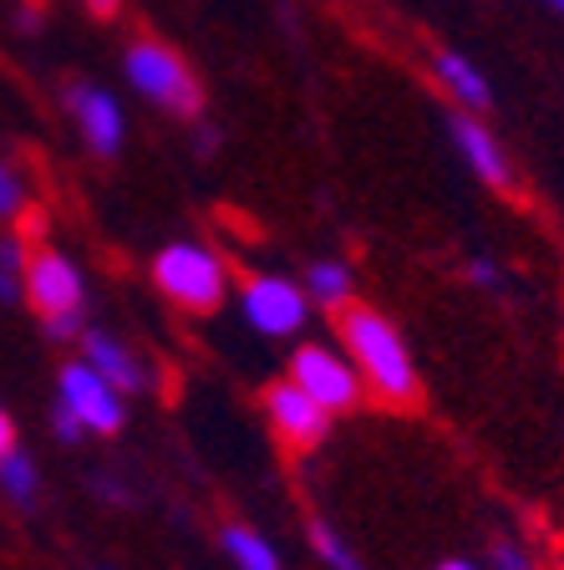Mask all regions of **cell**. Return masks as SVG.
I'll return each instance as SVG.
<instances>
[{
	"instance_id": "11",
	"label": "cell",
	"mask_w": 564,
	"mask_h": 570,
	"mask_svg": "<svg viewBox=\"0 0 564 570\" xmlns=\"http://www.w3.org/2000/svg\"><path fill=\"white\" fill-rule=\"evenodd\" d=\"M82 362L102 372V377L112 382L122 397L148 387V372H142L138 352H132V346H122L118 336H107V332H82Z\"/></svg>"
},
{
	"instance_id": "16",
	"label": "cell",
	"mask_w": 564,
	"mask_h": 570,
	"mask_svg": "<svg viewBox=\"0 0 564 570\" xmlns=\"http://www.w3.org/2000/svg\"><path fill=\"white\" fill-rule=\"evenodd\" d=\"M26 239L6 235L0 239V301H21L26 296Z\"/></svg>"
},
{
	"instance_id": "7",
	"label": "cell",
	"mask_w": 564,
	"mask_h": 570,
	"mask_svg": "<svg viewBox=\"0 0 564 570\" xmlns=\"http://www.w3.org/2000/svg\"><path fill=\"white\" fill-rule=\"evenodd\" d=\"M26 306L36 311L41 321L51 316H77L87 301V285H82V271L61 255V249L41 245L26 255Z\"/></svg>"
},
{
	"instance_id": "4",
	"label": "cell",
	"mask_w": 564,
	"mask_h": 570,
	"mask_svg": "<svg viewBox=\"0 0 564 570\" xmlns=\"http://www.w3.org/2000/svg\"><path fill=\"white\" fill-rule=\"evenodd\" d=\"M290 382L300 392H310L320 407H326L330 417L336 413H352V407H362L366 397V382L362 372H356V362L346 352H336V346H295L290 356Z\"/></svg>"
},
{
	"instance_id": "2",
	"label": "cell",
	"mask_w": 564,
	"mask_h": 570,
	"mask_svg": "<svg viewBox=\"0 0 564 570\" xmlns=\"http://www.w3.org/2000/svg\"><path fill=\"white\" fill-rule=\"evenodd\" d=\"M154 285L174 301L178 311H194V316H209L224 306L229 296V265L214 255L209 245H194V239H178L164 245L154 261Z\"/></svg>"
},
{
	"instance_id": "10",
	"label": "cell",
	"mask_w": 564,
	"mask_h": 570,
	"mask_svg": "<svg viewBox=\"0 0 564 570\" xmlns=\"http://www.w3.org/2000/svg\"><path fill=\"white\" fill-rule=\"evenodd\" d=\"M447 132H453L458 154L468 158V168L488 184V189H498V194L514 189V174H508L504 148H498V138L478 122V112H453V118H447Z\"/></svg>"
},
{
	"instance_id": "9",
	"label": "cell",
	"mask_w": 564,
	"mask_h": 570,
	"mask_svg": "<svg viewBox=\"0 0 564 570\" xmlns=\"http://www.w3.org/2000/svg\"><path fill=\"white\" fill-rule=\"evenodd\" d=\"M67 107H71V122L82 128V142L92 148L97 158H112L122 148V107L92 82H77L67 92Z\"/></svg>"
},
{
	"instance_id": "24",
	"label": "cell",
	"mask_w": 564,
	"mask_h": 570,
	"mask_svg": "<svg viewBox=\"0 0 564 570\" xmlns=\"http://www.w3.org/2000/svg\"><path fill=\"white\" fill-rule=\"evenodd\" d=\"M16 449V428H11V413L0 407V453H11Z\"/></svg>"
},
{
	"instance_id": "6",
	"label": "cell",
	"mask_w": 564,
	"mask_h": 570,
	"mask_svg": "<svg viewBox=\"0 0 564 570\" xmlns=\"http://www.w3.org/2000/svg\"><path fill=\"white\" fill-rule=\"evenodd\" d=\"M239 311L259 336H295L310 316L306 285L285 281V275H245L239 285Z\"/></svg>"
},
{
	"instance_id": "5",
	"label": "cell",
	"mask_w": 564,
	"mask_h": 570,
	"mask_svg": "<svg viewBox=\"0 0 564 570\" xmlns=\"http://www.w3.org/2000/svg\"><path fill=\"white\" fill-rule=\"evenodd\" d=\"M57 403L67 407V413L87 428V433H97V439H112V433H122V417H128V413H122V392L112 387V382H107L97 367H87L82 356L61 367Z\"/></svg>"
},
{
	"instance_id": "3",
	"label": "cell",
	"mask_w": 564,
	"mask_h": 570,
	"mask_svg": "<svg viewBox=\"0 0 564 570\" xmlns=\"http://www.w3.org/2000/svg\"><path fill=\"white\" fill-rule=\"evenodd\" d=\"M122 71L148 102H158L174 118H199L204 112V87L194 77V67L164 41H132L128 57H122Z\"/></svg>"
},
{
	"instance_id": "20",
	"label": "cell",
	"mask_w": 564,
	"mask_h": 570,
	"mask_svg": "<svg viewBox=\"0 0 564 570\" xmlns=\"http://www.w3.org/2000/svg\"><path fill=\"white\" fill-rule=\"evenodd\" d=\"M494 570H534V560L504 540V546H494Z\"/></svg>"
},
{
	"instance_id": "25",
	"label": "cell",
	"mask_w": 564,
	"mask_h": 570,
	"mask_svg": "<svg viewBox=\"0 0 564 570\" xmlns=\"http://www.w3.org/2000/svg\"><path fill=\"white\" fill-rule=\"evenodd\" d=\"M437 570H473V566H468V560H443Z\"/></svg>"
},
{
	"instance_id": "15",
	"label": "cell",
	"mask_w": 564,
	"mask_h": 570,
	"mask_svg": "<svg viewBox=\"0 0 564 570\" xmlns=\"http://www.w3.org/2000/svg\"><path fill=\"white\" fill-rule=\"evenodd\" d=\"M306 296L316 301V306L342 311L346 301H352V271H346L342 261H316L306 271Z\"/></svg>"
},
{
	"instance_id": "13",
	"label": "cell",
	"mask_w": 564,
	"mask_h": 570,
	"mask_svg": "<svg viewBox=\"0 0 564 570\" xmlns=\"http://www.w3.org/2000/svg\"><path fill=\"white\" fill-rule=\"evenodd\" d=\"M219 540H224V556L235 560V570H280L275 546L259 530H249V524H229Z\"/></svg>"
},
{
	"instance_id": "18",
	"label": "cell",
	"mask_w": 564,
	"mask_h": 570,
	"mask_svg": "<svg viewBox=\"0 0 564 570\" xmlns=\"http://www.w3.org/2000/svg\"><path fill=\"white\" fill-rule=\"evenodd\" d=\"M26 204V189H21V178L11 174V168L0 164V219H16Z\"/></svg>"
},
{
	"instance_id": "19",
	"label": "cell",
	"mask_w": 564,
	"mask_h": 570,
	"mask_svg": "<svg viewBox=\"0 0 564 570\" xmlns=\"http://www.w3.org/2000/svg\"><path fill=\"white\" fill-rule=\"evenodd\" d=\"M51 433H57V439H61V443H82V433H87V428H82V423H77V417H71V413H67V407H61V403H57V413H51Z\"/></svg>"
},
{
	"instance_id": "23",
	"label": "cell",
	"mask_w": 564,
	"mask_h": 570,
	"mask_svg": "<svg viewBox=\"0 0 564 570\" xmlns=\"http://www.w3.org/2000/svg\"><path fill=\"white\" fill-rule=\"evenodd\" d=\"M82 6L97 16V21H112V16H118V6H122V0H82Z\"/></svg>"
},
{
	"instance_id": "8",
	"label": "cell",
	"mask_w": 564,
	"mask_h": 570,
	"mask_svg": "<svg viewBox=\"0 0 564 570\" xmlns=\"http://www.w3.org/2000/svg\"><path fill=\"white\" fill-rule=\"evenodd\" d=\"M259 403H265V417H270L275 439H280L285 449H295V453L316 449V443L330 433V413L316 403V397H310V392L295 387L290 377H285V382H270Z\"/></svg>"
},
{
	"instance_id": "21",
	"label": "cell",
	"mask_w": 564,
	"mask_h": 570,
	"mask_svg": "<svg viewBox=\"0 0 564 570\" xmlns=\"http://www.w3.org/2000/svg\"><path fill=\"white\" fill-rule=\"evenodd\" d=\"M47 326V336H57V342H71V336H82V311L77 316H51V321H41Z\"/></svg>"
},
{
	"instance_id": "14",
	"label": "cell",
	"mask_w": 564,
	"mask_h": 570,
	"mask_svg": "<svg viewBox=\"0 0 564 570\" xmlns=\"http://www.w3.org/2000/svg\"><path fill=\"white\" fill-rule=\"evenodd\" d=\"M0 494L11 499V504H21V510L41 494V469H36L31 453H21V449L0 453Z\"/></svg>"
},
{
	"instance_id": "22",
	"label": "cell",
	"mask_w": 564,
	"mask_h": 570,
	"mask_svg": "<svg viewBox=\"0 0 564 570\" xmlns=\"http://www.w3.org/2000/svg\"><path fill=\"white\" fill-rule=\"evenodd\" d=\"M473 285H498V281H504V275H498V265L494 261H473Z\"/></svg>"
},
{
	"instance_id": "1",
	"label": "cell",
	"mask_w": 564,
	"mask_h": 570,
	"mask_svg": "<svg viewBox=\"0 0 564 570\" xmlns=\"http://www.w3.org/2000/svg\"><path fill=\"white\" fill-rule=\"evenodd\" d=\"M336 332H342L346 356L356 362L366 392H376V397L392 407H412L423 397V382H417L407 342H402V332L376 306L346 301V306L336 311Z\"/></svg>"
},
{
	"instance_id": "12",
	"label": "cell",
	"mask_w": 564,
	"mask_h": 570,
	"mask_svg": "<svg viewBox=\"0 0 564 570\" xmlns=\"http://www.w3.org/2000/svg\"><path fill=\"white\" fill-rule=\"evenodd\" d=\"M433 67H437V82L453 92V102H458L463 112H488V107H494V87H488V77H483L468 57H458V51H437Z\"/></svg>"
},
{
	"instance_id": "17",
	"label": "cell",
	"mask_w": 564,
	"mask_h": 570,
	"mask_svg": "<svg viewBox=\"0 0 564 570\" xmlns=\"http://www.w3.org/2000/svg\"><path fill=\"white\" fill-rule=\"evenodd\" d=\"M310 546H316V556L326 560V570H362V560L352 556V546H346L326 520H310Z\"/></svg>"
},
{
	"instance_id": "26",
	"label": "cell",
	"mask_w": 564,
	"mask_h": 570,
	"mask_svg": "<svg viewBox=\"0 0 564 570\" xmlns=\"http://www.w3.org/2000/svg\"><path fill=\"white\" fill-rule=\"evenodd\" d=\"M550 6H554V11H564V0H550Z\"/></svg>"
}]
</instances>
